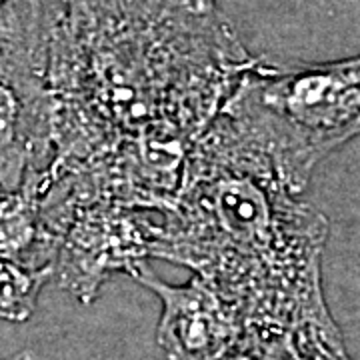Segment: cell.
Here are the masks:
<instances>
[{
  "mask_svg": "<svg viewBox=\"0 0 360 360\" xmlns=\"http://www.w3.org/2000/svg\"><path fill=\"white\" fill-rule=\"evenodd\" d=\"M255 60L219 0H49L51 160L30 186L54 246L160 224Z\"/></svg>",
  "mask_w": 360,
  "mask_h": 360,
  "instance_id": "1",
  "label": "cell"
},
{
  "mask_svg": "<svg viewBox=\"0 0 360 360\" xmlns=\"http://www.w3.org/2000/svg\"><path fill=\"white\" fill-rule=\"evenodd\" d=\"M328 219L292 194L264 156L217 116L193 146L150 258L186 266L240 312L286 333L330 321L322 288Z\"/></svg>",
  "mask_w": 360,
  "mask_h": 360,
  "instance_id": "2",
  "label": "cell"
},
{
  "mask_svg": "<svg viewBox=\"0 0 360 360\" xmlns=\"http://www.w3.org/2000/svg\"><path fill=\"white\" fill-rule=\"evenodd\" d=\"M220 116L300 196L316 165L359 134V56L300 65L257 56Z\"/></svg>",
  "mask_w": 360,
  "mask_h": 360,
  "instance_id": "3",
  "label": "cell"
},
{
  "mask_svg": "<svg viewBox=\"0 0 360 360\" xmlns=\"http://www.w3.org/2000/svg\"><path fill=\"white\" fill-rule=\"evenodd\" d=\"M130 276L160 300L156 342L168 360H212L245 333L240 312L200 278L186 283L160 281L146 262L136 264Z\"/></svg>",
  "mask_w": 360,
  "mask_h": 360,
  "instance_id": "4",
  "label": "cell"
},
{
  "mask_svg": "<svg viewBox=\"0 0 360 360\" xmlns=\"http://www.w3.org/2000/svg\"><path fill=\"white\" fill-rule=\"evenodd\" d=\"M44 80L0 40V193L40 176L51 160Z\"/></svg>",
  "mask_w": 360,
  "mask_h": 360,
  "instance_id": "5",
  "label": "cell"
},
{
  "mask_svg": "<svg viewBox=\"0 0 360 360\" xmlns=\"http://www.w3.org/2000/svg\"><path fill=\"white\" fill-rule=\"evenodd\" d=\"M0 257L34 270H54L56 246L28 184L0 193Z\"/></svg>",
  "mask_w": 360,
  "mask_h": 360,
  "instance_id": "6",
  "label": "cell"
},
{
  "mask_svg": "<svg viewBox=\"0 0 360 360\" xmlns=\"http://www.w3.org/2000/svg\"><path fill=\"white\" fill-rule=\"evenodd\" d=\"M49 0H0V40L44 78Z\"/></svg>",
  "mask_w": 360,
  "mask_h": 360,
  "instance_id": "7",
  "label": "cell"
},
{
  "mask_svg": "<svg viewBox=\"0 0 360 360\" xmlns=\"http://www.w3.org/2000/svg\"><path fill=\"white\" fill-rule=\"evenodd\" d=\"M51 270H34L0 257V321L26 322L37 309Z\"/></svg>",
  "mask_w": 360,
  "mask_h": 360,
  "instance_id": "8",
  "label": "cell"
},
{
  "mask_svg": "<svg viewBox=\"0 0 360 360\" xmlns=\"http://www.w3.org/2000/svg\"><path fill=\"white\" fill-rule=\"evenodd\" d=\"M212 360H266L262 340L255 330L245 328V333L238 336L224 352H220Z\"/></svg>",
  "mask_w": 360,
  "mask_h": 360,
  "instance_id": "9",
  "label": "cell"
},
{
  "mask_svg": "<svg viewBox=\"0 0 360 360\" xmlns=\"http://www.w3.org/2000/svg\"><path fill=\"white\" fill-rule=\"evenodd\" d=\"M0 360H30V354L28 352H22L18 356H11V359H0Z\"/></svg>",
  "mask_w": 360,
  "mask_h": 360,
  "instance_id": "10",
  "label": "cell"
}]
</instances>
